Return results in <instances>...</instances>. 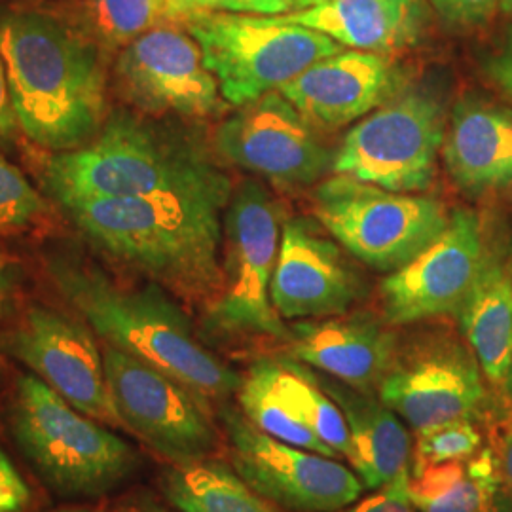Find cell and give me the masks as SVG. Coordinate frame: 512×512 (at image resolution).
Wrapping results in <instances>:
<instances>
[{
	"mask_svg": "<svg viewBox=\"0 0 512 512\" xmlns=\"http://www.w3.org/2000/svg\"><path fill=\"white\" fill-rule=\"evenodd\" d=\"M499 482L494 452L482 450L467 459L465 475L448 494L433 501H418L414 507L420 512H494Z\"/></svg>",
	"mask_w": 512,
	"mask_h": 512,
	"instance_id": "cell-28",
	"label": "cell"
},
{
	"mask_svg": "<svg viewBox=\"0 0 512 512\" xmlns=\"http://www.w3.org/2000/svg\"><path fill=\"white\" fill-rule=\"evenodd\" d=\"M403 88L401 67L384 54L342 50L281 86L313 128H342L382 107Z\"/></svg>",
	"mask_w": 512,
	"mask_h": 512,
	"instance_id": "cell-18",
	"label": "cell"
},
{
	"mask_svg": "<svg viewBox=\"0 0 512 512\" xmlns=\"http://www.w3.org/2000/svg\"><path fill=\"white\" fill-rule=\"evenodd\" d=\"M473 351L452 338H429L404 351L378 385L380 399L416 433L471 420L484 401Z\"/></svg>",
	"mask_w": 512,
	"mask_h": 512,
	"instance_id": "cell-16",
	"label": "cell"
},
{
	"mask_svg": "<svg viewBox=\"0 0 512 512\" xmlns=\"http://www.w3.org/2000/svg\"><path fill=\"white\" fill-rule=\"evenodd\" d=\"M6 423L35 475L65 499L112 494L141 467L128 440L76 410L35 374L16 380Z\"/></svg>",
	"mask_w": 512,
	"mask_h": 512,
	"instance_id": "cell-5",
	"label": "cell"
},
{
	"mask_svg": "<svg viewBox=\"0 0 512 512\" xmlns=\"http://www.w3.org/2000/svg\"><path fill=\"white\" fill-rule=\"evenodd\" d=\"M446 25L456 29H475L494 19L501 0H429Z\"/></svg>",
	"mask_w": 512,
	"mask_h": 512,
	"instance_id": "cell-32",
	"label": "cell"
},
{
	"mask_svg": "<svg viewBox=\"0 0 512 512\" xmlns=\"http://www.w3.org/2000/svg\"><path fill=\"white\" fill-rule=\"evenodd\" d=\"M289 344L296 361L368 393L382 384L397 355L395 334L368 313L298 323Z\"/></svg>",
	"mask_w": 512,
	"mask_h": 512,
	"instance_id": "cell-19",
	"label": "cell"
},
{
	"mask_svg": "<svg viewBox=\"0 0 512 512\" xmlns=\"http://www.w3.org/2000/svg\"><path fill=\"white\" fill-rule=\"evenodd\" d=\"M224 186L230 179L192 133L128 110H114L90 145L44 167V188L57 203Z\"/></svg>",
	"mask_w": 512,
	"mask_h": 512,
	"instance_id": "cell-4",
	"label": "cell"
},
{
	"mask_svg": "<svg viewBox=\"0 0 512 512\" xmlns=\"http://www.w3.org/2000/svg\"><path fill=\"white\" fill-rule=\"evenodd\" d=\"M238 109L215 133L226 162L285 188L310 186L332 169L334 154L283 93Z\"/></svg>",
	"mask_w": 512,
	"mask_h": 512,
	"instance_id": "cell-13",
	"label": "cell"
},
{
	"mask_svg": "<svg viewBox=\"0 0 512 512\" xmlns=\"http://www.w3.org/2000/svg\"><path fill=\"white\" fill-rule=\"evenodd\" d=\"M275 378L296 414L338 458L351 459L348 423L319 378L296 359H274Z\"/></svg>",
	"mask_w": 512,
	"mask_h": 512,
	"instance_id": "cell-26",
	"label": "cell"
},
{
	"mask_svg": "<svg viewBox=\"0 0 512 512\" xmlns=\"http://www.w3.org/2000/svg\"><path fill=\"white\" fill-rule=\"evenodd\" d=\"M181 19L230 107L279 92L319 59L344 50L327 35L281 16L194 10Z\"/></svg>",
	"mask_w": 512,
	"mask_h": 512,
	"instance_id": "cell-6",
	"label": "cell"
},
{
	"mask_svg": "<svg viewBox=\"0 0 512 512\" xmlns=\"http://www.w3.org/2000/svg\"><path fill=\"white\" fill-rule=\"evenodd\" d=\"M281 18L351 50L387 55L420 42L429 12L425 0H329Z\"/></svg>",
	"mask_w": 512,
	"mask_h": 512,
	"instance_id": "cell-20",
	"label": "cell"
},
{
	"mask_svg": "<svg viewBox=\"0 0 512 512\" xmlns=\"http://www.w3.org/2000/svg\"><path fill=\"white\" fill-rule=\"evenodd\" d=\"M480 442V433L471 420L450 421L423 429L414 444L410 475H418L431 465L469 459L475 456Z\"/></svg>",
	"mask_w": 512,
	"mask_h": 512,
	"instance_id": "cell-29",
	"label": "cell"
},
{
	"mask_svg": "<svg viewBox=\"0 0 512 512\" xmlns=\"http://www.w3.org/2000/svg\"><path fill=\"white\" fill-rule=\"evenodd\" d=\"M169 505L179 512H277L219 459L169 465L160 478Z\"/></svg>",
	"mask_w": 512,
	"mask_h": 512,
	"instance_id": "cell-24",
	"label": "cell"
},
{
	"mask_svg": "<svg viewBox=\"0 0 512 512\" xmlns=\"http://www.w3.org/2000/svg\"><path fill=\"white\" fill-rule=\"evenodd\" d=\"M169 18L181 19L194 10L249 14V16H283L293 12L294 0H167Z\"/></svg>",
	"mask_w": 512,
	"mask_h": 512,
	"instance_id": "cell-31",
	"label": "cell"
},
{
	"mask_svg": "<svg viewBox=\"0 0 512 512\" xmlns=\"http://www.w3.org/2000/svg\"><path fill=\"white\" fill-rule=\"evenodd\" d=\"M503 391H505V395H507L509 403L512 404V359L511 365H509V370H507V376H505V382H503Z\"/></svg>",
	"mask_w": 512,
	"mask_h": 512,
	"instance_id": "cell-41",
	"label": "cell"
},
{
	"mask_svg": "<svg viewBox=\"0 0 512 512\" xmlns=\"http://www.w3.org/2000/svg\"><path fill=\"white\" fill-rule=\"evenodd\" d=\"M46 272L107 346L162 370L209 403L238 391L241 376L203 346L183 308L162 285H120L97 264L65 251L46 258Z\"/></svg>",
	"mask_w": 512,
	"mask_h": 512,
	"instance_id": "cell-2",
	"label": "cell"
},
{
	"mask_svg": "<svg viewBox=\"0 0 512 512\" xmlns=\"http://www.w3.org/2000/svg\"><path fill=\"white\" fill-rule=\"evenodd\" d=\"M0 348L82 414L105 425H120L103 353L80 321L48 306H29L4 332Z\"/></svg>",
	"mask_w": 512,
	"mask_h": 512,
	"instance_id": "cell-12",
	"label": "cell"
},
{
	"mask_svg": "<svg viewBox=\"0 0 512 512\" xmlns=\"http://www.w3.org/2000/svg\"><path fill=\"white\" fill-rule=\"evenodd\" d=\"M236 395L241 414L256 429L298 448L317 452L327 458H338L296 414L293 404L277 384L272 357H260L247 368Z\"/></svg>",
	"mask_w": 512,
	"mask_h": 512,
	"instance_id": "cell-25",
	"label": "cell"
},
{
	"mask_svg": "<svg viewBox=\"0 0 512 512\" xmlns=\"http://www.w3.org/2000/svg\"><path fill=\"white\" fill-rule=\"evenodd\" d=\"M162 19H171L167 0H80L76 6L82 37L105 48H126Z\"/></svg>",
	"mask_w": 512,
	"mask_h": 512,
	"instance_id": "cell-27",
	"label": "cell"
},
{
	"mask_svg": "<svg viewBox=\"0 0 512 512\" xmlns=\"http://www.w3.org/2000/svg\"><path fill=\"white\" fill-rule=\"evenodd\" d=\"M319 378V376H317ZM342 410L351 439V467L368 490H378L410 473L414 446L403 421L382 399L368 391L319 378Z\"/></svg>",
	"mask_w": 512,
	"mask_h": 512,
	"instance_id": "cell-21",
	"label": "cell"
},
{
	"mask_svg": "<svg viewBox=\"0 0 512 512\" xmlns=\"http://www.w3.org/2000/svg\"><path fill=\"white\" fill-rule=\"evenodd\" d=\"M50 512H103L97 511V509H90V507H61V509H55Z\"/></svg>",
	"mask_w": 512,
	"mask_h": 512,
	"instance_id": "cell-43",
	"label": "cell"
},
{
	"mask_svg": "<svg viewBox=\"0 0 512 512\" xmlns=\"http://www.w3.org/2000/svg\"><path fill=\"white\" fill-rule=\"evenodd\" d=\"M444 164L471 192L512 186V114L482 101H461L444 137Z\"/></svg>",
	"mask_w": 512,
	"mask_h": 512,
	"instance_id": "cell-22",
	"label": "cell"
},
{
	"mask_svg": "<svg viewBox=\"0 0 512 512\" xmlns=\"http://www.w3.org/2000/svg\"><path fill=\"white\" fill-rule=\"evenodd\" d=\"M33 503V492L18 467L0 446V512H25Z\"/></svg>",
	"mask_w": 512,
	"mask_h": 512,
	"instance_id": "cell-35",
	"label": "cell"
},
{
	"mask_svg": "<svg viewBox=\"0 0 512 512\" xmlns=\"http://www.w3.org/2000/svg\"><path fill=\"white\" fill-rule=\"evenodd\" d=\"M325 2H329V0H294V8H298V10H308V8L325 4Z\"/></svg>",
	"mask_w": 512,
	"mask_h": 512,
	"instance_id": "cell-40",
	"label": "cell"
},
{
	"mask_svg": "<svg viewBox=\"0 0 512 512\" xmlns=\"http://www.w3.org/2000/svg\"><path fill=\"white\" fill-rule=\"evenodd\" d=\"M361 296V281L340 247L310 222L289 219L281 228L272 279V304L281 319L344 315Z\"/></svg>",
	"mask_w": 512,
	"mask_h": 512,
	"instance_id": "cell-17",
	"label": "cell"
},
{
	"mask_svg": "<svg viewBox=\"0 0 512 512\" xmlns=\"http://www.w3.org/2000/svg\"><path fill=\"white\" fill-rule=\"evenodd\" d=\"M103 359L122 427L169 465L213 458L220 433L207 399L122 349L107 346Z\"/></svg>",
	"mask_w": 512,
	"mask_h": 512,
	"instance_id": "cell-9",
	"label": "cell"
},
{
	"mask_svg": "<svg viewBox=\"0 0 512 512\" xmlns=\"http://www.w3.org/2000/svg\"><path fill=\"white\" fill-rule=\"evenodd\" d=\"M501 473H503V478L512 494V412L505 440H503V450H501Z\"/></svg>",
	"mask_w": 512,
	"mask_h": 512,
	"instance_id": "cell-38",
	"label": "cell"
},
{
	"mask_svg": "<svg viewBox=\"0 0 512 512\" xmlns=\"http://www.w3.org/2000/svg\"><path fill=\"white\" fill-rule=\"evenodd\" d=\"M116 76L122 93L147 112L209 118L230 107L198 42L171 27H154L129 42L118 57Z\"/></svg>",
	"mask_w": 512,
	"mask_h": 512,
	"instance_id": "cell-15",
	"label": "cell"
},
{
	"mask_svg": "<svg viewBox=\"0 0 512 512\" xmlns=\"http://www.w3.org/2000/svg\"><path fill=\"white\" fill-rule=\"evenodd\" d=\"M16 129H18V122H16V114H14V107H12V97H10L4 61H2V55H0V143H12V139L16 135Z\"/></svg>",
	"mask_w": 512,
	"mask_h": 512,
	"instance_id": "cell-37",
	"label": "cell"
},
{
	"mask_svg": "<svg viewBox=\"0 0 512 512\" xmlns=\"http://www.w3.org/2000/svg\"><path fill=\"white\" fill-rule=\"evenodd\" d=\"M414 509L410 497V473H403L378 488L376 494L336 512H414Z\"/></svg>",
	"mask_w": 512,
	"mask_h": 512,
	"instance_id": "cell-34",
	"label": "cell"
},
{
	"mask_svg": "<svg viewBox=\"0 0 512 512\" xmlns=\"http://www.w3.org/2000/svg\"><path fill=\"white\" fill-rule=\"evenodd\" d=\"M486 73L494 80L495 86L512 99V38L486 63Z\"/></svg>",
	"mask_w": 512,
	"mask_h": 512,
	"instance_id": "cell-36",
	"label": "cell"
},
{
	"mask_svg": "<svg viewBox=\"0 0 512 512\" xmlns=\"http://www.w3.org/2000/svg\"><path fill=\"white\" fill-rule=\"evenodd\" d=\"M486 258L478 215L469 209L454 211L439 238L401 270L385 277V321L410 325L458 313Z\"/></svg>",
	"mask_w": 512,
	"mask_h": 512,
	"instance_id": "cell-14",
	"label": "cell"
},
{
	"mask_svg": "<svg viewBox=\"0 0 512 512\" xmlns=\"http://www.w3.org/2000/svg\"><path fill=\"white\" fill-rule=\"evenodd\" d=\"M46 209V202L18 167L0 154V232L29 226Z\"/></svg>",
	"mask_w": 512,
	"mask_h": 512,
	"instance_id": "cell-30",
	"label": "cell"
},
{
	"mask_svg": "<svg viewBox=\"0 0 512 512\" xmlns=\"http://www.w3.org/2000/svg\"><path fill=\"white\" fill-rule=\"evenodd\" d=\"M465 475L463 461H446L431 465L418 475H410V497L412 503L433 501L448 494Z\"/></svg>",
	"mask_w": 512,
	"mask_h": 512,
	"instance_id": "cell-33",
	"label": "cell"
},
{
	"mask_svg": "<svg viewBox=\"0 0 512 512\" xmlns=\"http://www.w3.org/2000/svg\"><path fill=\"white\" fill-rule=\"evenodd\" d=\"M313 211L349 255L380 272H397L446 230L450 215L435 198L336 175L317 186Z\"/></svg>",
	"mask_w": 512,
	"mask_h": 512,
	"instance_id": "cell-7",
	"label": "cell"
},
{
	"mask_svg": "<svg viewBox=\"0 0 512 512\" xmlns=\"http://www.w3.org/2000/svg\"><path fill=\"white\" fill-rule=\"evenodd\" d=\"M4 293H6V268H4V262L0 258V304H2Z\"/></svg>",
	"mask_w": 512,
	"mask_h": 512,
	"instance_id": "cell-42",
	"label": "cell"
},
{
	"mask_svg": "<svg viewBox=\"0 0 512 512\" xmlns=\"http://www.w3.org/2000/svg\"><path fill=\"white\" fill-rule=\"evenodd\" d=\"M226 262L222 289L207 310V327L222 334L291 338L272 304V279L281 241V209L256 181L232 192L224 213Z\"/></svg>",
	"mask_w": 512,
	"mask_h": 512,
	"instance_id": "cell-8",
	"label": "cell"
},
{
	"mask_svg": "<svg viewBox=\"0 0 512 512\" xmlns=\"http://www.w3.org/2000/svg\"><path fill=\"white\" fill-rule=\"evenodd\" d=\"M444 137L439 101L427 93H406L349 129L332 171L393 192H420L435 179Z\"/></svg>",
	"mask_w": 512,
	"mask_h": 512,
	"instance_id": "cell-10",
	"label": "cell"
},
{
	"mask_svg": "<svg viewBox=\"0 0 512 512\" xmlns=\"http://www.w3.org/2000/svg\"><path fill=\"white\" fill-rule=\"evenodd\" d=\"M232 186L59 203L105 255L188 300L222 289V211Z\"/></svg>",
	"mask_w": 512,
	"mask_h": 512,
	"instance_id": "cell-1",
	"label": "cell"
},
{
	"mask_svg": "<svg viewBox=\"0 0 512 512\" xmlns=\"http://www.w3.org/2000/svg\"><path fill=\"white\" fill-rule=\"evenodd\" d=\"M456 315L482 374L503 385L512 359V277L497 258H486Z\"/></svg>",
	"mask_w": 512,
	"mask_h": 512,
	"instance_id": "cell-23",
	"label": "cell"
},
{
	"mask_svg": "<svg viewBox=\"0 0 512 512\" xmlns=\"http://www.w3.org/2000/svg\"><path fill=\"white\" fill-rule=\"evenodd\" d=\"M122 512H175L150 497H135L122 507Z\"/></svg>",
	"mask_w": 512,
	"mask_h": 512,
	"instance_id": "cell-39",
	"label": "cell"
},
{
	"mask_svg": "<svg viewBox=\"0 0 512 512\" xmlns=\"http://www.w3.org/2000/svg\"><path fill=\"white\" fill-rule=\"evenodd\" d=\"M499 8L512 19V0H501V6H499Z\"/></svg>",
	"mask_w": 512,
	"mask_h": 512,
	"instance_id": "cell-44",
	"label": "cell"
},
{
	"mask_svg": "<svg viewBox=\"0 0 512 512\" xmlns=\"http://www.w3.org/2000/svg\"><path fill=\"white\" fill-rule=\"evenodd\" d=\"M232 469L256 494L283 509L336 512L355 503L363 482L334 458L298 448L256 429L239 408L220 404Z\"/></svg>",
	"mask_w": 512,
	"mask_h": 512,
	"instance_id": "cell-11",
	"label": "cell"
},
{
	"mask_svg": "<svg viewBox=\"0 0 512 512\" xmlns=\"http://www.w3.org/2000/svg\"><path fill=\"white\" fill-rule=\"evenodd\" d=\"M4 61L18 128L38 147L71 152L107 122L105 69L97 44L38 12L0 18Z\"/></svg>",
	"mask_w": 512,
	"mask_h": 512,
	"instance_id": "cell-3",
	"label": "cell"
}]
</instances>
